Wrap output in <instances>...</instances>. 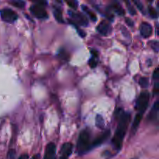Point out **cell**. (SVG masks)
Here are the masks:
<instances>
[{
    "mask_svg": "<svg viewBox=\"0 0 159 159\" xmlns=\"http://www.w3.org/2000/svg\"><path fill=\"white\" fill-rule=\"evenodd\" d=\"M43 159H56V144L50 142L46 146Z\"/></svg>",
    "mask_w": 159,
    "mask_h": 159,
    "instance_id": "9c48e42d",
    "label": "cell"
},
{
    "mask_svg": "<svg viewBox=\"0 0 159 159\" xmlns=\"http://www.w3.org/2000/svg\"><path fill=\"white\" fill-rule=\"evenodd\" d=\"M89 66L91 67L92 68H96V65H97V62H96V61L95 60L94 58H91V59H90L89 62Z\"/></svg>",
    "mask_w": 159,
    "mask_h": 159,
    "instance_id": "d4e9b609",
    "label": "cell"
},
{
    "mask_svg": "<svg viewBox=\"0 0 159 159\" xmlns=\"http://www.w3.org/2000/svg\"><path fill=\"white\" fill-rule=\"evenodd\" d=\"M142 116L143 115L140 114V113L137 114L136 116H135L134 121L133 125H132V132H133V133H135L136 130H138V127H139L140 124H141V120H142Z\"/></svg>",
    "mask_w": 159,
    "mask_h": 159,
    "instance_id": "9a60e30c",
    "label": "cell"
},
{
    "mask_svg": "<svg viewBox=\"0 0 159 159\" xmlns=\"http://www.w3.org/2000/svg\"><path fill=\"white\" fill-rule=\"evenodd\" d=\"M125 22H126V23H127V24L128 25V26H133L134 22L132 21L131 19H130V18H126V19H125Z\"/></svg>",
    "mask_w": 159,
    "mask_h": 159,
    "instance_id": "4316f807",
    "label": "cell"
},
{
    "mask_svg": "<svg viewBox=\"0 0 159 159\" xmlns=\"http://www.w3.org/2000/svg\"><path fill=\"white\" fill-rule=\"evenodd\" d=\"M73 151V144L70 142L65 143L61 150V157L59 159H68Z\"/></svg>",
    "mask_w": 159,
    "mask_h": 159,
    "instance_id": "30bf717a",
    "label": "cell"
},
{
    "mask_svg": "<svg viewBox=\"0 0 159 159\" xmlns=\"http://www.w3.org/2000/svg\"><path fill=\"white\" fill-rule=\"evenodd\" d=\"M158 78H159V68H156L153 72V79H155L156 82H158Z\"/></svg>",
    "mask_w": 159,
    "mask_h": 159,
    "instance_id": "cb8c5ba5",
    "label": "cell"
},
{
    "mask_svg": "<svg viewBox=\"0 0 159 159\" xmlns=\"http://www.w3.org/2000/svg\"><path fill=\"white\" fill-rule=\"evenodd\" d=\"M46 2H37L36 4L32 5L30 8L31 14L36 18L40 19V20H44L48 18V14L47 12L46 9L43 5H46Z\"/></svg>",
    "mask_w": 159,
    "mask_h": 159,
    "instance_id": "3957f363",
    "label": "cell"
},
{
    "mask_svg": "<svg viewBox=\"0 0 159 159\" xmlns=\"http://www.w3.org/2000/svg\"><path fill=\"white\" fill-rule=\"evenodd\" d=\"M130 117H131V116H130V113L124 112L120 117L118 119L119 124H118L116 133H115L114 136L112 139V144L116 150L120 151L122 148L123 141H124V137H125L127 128H128Z\"/></svg>",
    "mask_w": 159,
    "mask_h": 159,
    "instance_id": "6da1fadb",
    "label": "cell"
},
{
    "mask_svg": "<svg viewBox=\"0 0 159 159\" xmlns=\"http://www.w3.org/2000/svg\"><path fill=\"white\" fill-rule=\"evenodd\" d=\"M104 120L103 118H102V116H101V115L98 114L96 115V126L98 127L99 129H101V130H102V129L104 128Z\"/></svg>",
    "mask_w": 159,
    "mask_h": 159,
    "instance_id": "e0dca14e",
    "label": "cell"
},
{
    "mask_svg": "<svg viewBox=\"0 0 159 159\" xmlns=\"http://www.w3.org/2000/svg\"><path fill=\"white\" fill-rule=\"evenodd\" d=\"M82 10H83L84 12H85V13L89 16V18L91 19L92 21L96 22V20H97V16H96V14H95L94 12H93V11L88 7V6H85V5H82Z\"/></svg>",
    "mask_w": 159,
    "mask_h": 159,
    "instance_id": "5bb4252c",
    "label": "cell"
},
{
    "mask_svg": "<svg viewBox=\"0 0 159 159\" xmlns=\"http://www.w3.org/2000/svg\"><path fill=\"white\" fill-rule=\"evenodd\" d=\"M110 7L113 9V11H114L117 15L124 16V14H125V11H124V9H123L122 6H121L120 4H118V3H114L113 6H110Z\"/></svg>",
    "mask_w": 159,
    "mask_h": 159,
    "instance_id": "2e32d148",
    "label": "cell"
},
{
    "mask_svg": "<svg viewBox=\"0 0 159 159\" xmlns=\"http://www.w3.org/2000/svg\"><path fill=\"white\" fill-rule=\"evenodd\" d=\"M127 9H128V11L129 12H130L131 15H136L137 12H136V10H135L134 7L133 6H132L131 4H130V2H127Z\"/></svg>",
    "mask_w": 159,
    "mask_h": 159,
    "instance_id": "7402d4cb",
    "label": "cell"
},
{
    "mask_svg": "<svg viewBox=\"0 0 159 159\" xmlns=\"http://www.w3.org/2000/svg\"><path fill=\"white\" fill-rule=\"evenodd\" d=\"M150 45L152 49L156 53H158L159 51V43L158 40H152L150 42Z\"/></svg>",
    "mask_w": 159,
    "mask_h": 159,
    "instance_id": "44dd1931",
    "label": "cell"
},
{
    "mask_svg": "<svg viewBox=\"0 0 159 159\" xmlns=\"http://www.w3.org/2000/svg\"><path fill=\"white\" fill-rule=\"evenodd\" d=\"M158 111H159V102L158 100L155 102V104L153 105V107L151 110L150 113L148 115V120L149 121H152V122H154V121L157 120H158Z\"/></svg>",
    "mask_w": 159,
    "mask_h": 159,
    "instance_id": "7c38bea8",
    "label": "cell"
},
{
    "mask_svg": "<svg viewBox=\"0 0 159 159\" xmlns=\"http://www.w3.org/2000/svg\"><path fill=\"white\" fill-rule=\"evenodd\" d=\"M54 16L55 20H57L58 23H65V20L63 19V15H62V11L59 8L54 6Z\"/></svg>",
    "mask_w": 159,
    "mask_h": 159,
    "instance_id": "4fadbf2b",
    "label": "cell"
},
{
    "mask_svg": "<svg viewBox=\"0 0 159 159\" xmlns=\"http://www.w3.org/2000/svg\"><path fill=\"white\" fill-rule=\"evenodd\" d=\"M110 130H107L105 132H103L102 134H101L99 137L94 139V141L91 143V148L93 149L94 148L98 147V146L101 145L102 144H103L106 141H107L109 138L110 137Z\"/></svg>",
    "mask_w": 159,
    "mask_h": 159,
    "instance_id": "52a82bcc",
    "label": "cell"
},
{
    "mask_svg": "<svg viewBox=\"0 0 159 159\" xmlns=\"http://www.w3.org/2000/svg\"><path fill=\"white\" fill-rule=\"evenodd\" d=\"M139 85H141L142 88H148L149 85V81H148V79L146 77H142L139 80Z\"/></svg>",
    "mask_w": 159,
    "mask_h": 159,
    "instance_id": "d6986e66",
    "label": "cell"
},
{
    "mask_svg": "<svg viewBox=\"0 0 159 159\" xmlns=\"http://www.w3.org/2000/svg\"><path fill=\"white\" fill-rule=\"evenodd\" d=\"M148 12L149 15L151 16V17H152L153 19L158 18V12H157V10L153 7V6H148Z\"/></svg>",
    "mask_w": 159,
    "mask_h": 159,
    "instance_id": "ffe728a7",
    "label": "cell"
},
{
    "mask_svg": "<svg viewBox=\"0 0 159 159\" xmlns=\"http://www.w3.org/2000/svg\"><path fill=\"white\" fill-rule=\"evenodd\" d=\"M149 99H150V94L147 91L142 92L138 96L136 102V108L140 114L143 115L146 111L149 103Z\"/></svg>",
    "mask_w": 159,
    "mask_h": 159,
    "instance_id": "277c9868",
    "label": "cell"
},
{
    "mask_svg": "<svg viewBox=\"0 0 159 159\" xmlns=\"http://www.w3.org/2000/svg\"><path fill=\"white\" fill-rule=\"evenodd\" d=\"M68 15L71 16L70 21L76 25H81V26H88L89 20L84 15H82L80 12H75L71 10H68Z\"/></svg>",
    "mask_w": 159,
    "mask_h": 159,
    "instance_id": "8992f818",
    "label": "cell"
},
{
    "mask_svg": "<svg viewBox=\"0 0 159 159\" xmlns=\"http://www.w3.org/2000/svg\"><path fill=\"white\" fill-rule=\"evenodd\" d=\"M91 150L89 131L87 130H82L79 134L77 141V153L79 155H82Z\"/></svg>",
    "mask_w": 159,
    "mask_h": 159,
    "instance_id": "7a4b0ae2",
    "label": "cell"
},
{
    "mask_svg": "<svg viewBox=\"0 0 159 159\" xmlns=\"http://www.w3.org/2000/svg\"><path fill=\"white\" fill-rule=\"evenodd\" d=\"M158 92H159V85H158V82H156L155 85V89L153 90V93L154 95H158Z\"/></svg>",
    "mask_w": 159,
    "mask_h": 159,
    "instance_id": "484cf974",
    "label": "cell"
},
{
    "mask_svg": "<svg viewBox=\"0 0 159 159\" xmlns=\"http://www.w3.org/2000/svg\"><path fill=\"white\" fill-rule=\"evenodd\" d=\"M0 16L3 21L8 23H13L18 19V15L16 12L8 8H5L0 10Z\"/></svg>",
    "mask_w": 159,
    "mask_h": 159,
    "instance_id": "5b68a950",
    "label": "cell"
},
{
    "mask_svg": "<svg viewBox=\"0 0 159 159\" xmlns=\"http://www.w3.org/2000/svg\"><path fill=\"white\" fill-rule=\"evenodd\" d=\"M68 4L71 7L74 8V9H76V7H77V6H76V2H68Z\"/></svg>",
    "mask_w": 159,
    "mask_h": 159,
    "instance_id": "83f0119b",
    "label": "cell"
},
{
    "mask_svg": "<svg viewBox=\"0 0 159 159\" xmlns=\"http://www.w3.org/2000/svg\"><path fill=\"white\" fill-rule=\"evenodd\" d=\"M10 4H12V6H14L15 7L20 8V9H23L25 6V2L23 1H20V0H14V1H10L9 2Z\"/></svg>",
    "mask_w": 159,
    "mask_h": 159,
    "instance_id": "ac0fdd59",
    "label": "cell"
},
{
    "mask_svg": "<svg viewBox=\"0 0 159 159\" xmlns=\"http://www.w3.org/2000/svg\"><path fill=\"white\" fill-rule=\"evenodd\" d=\"M134 3L136 5L137 7H138V9H139L141 11V12H142L143 14H145V12H144V6H143V4L141 2L134 1Z\"/></svg>",
    "mask_w": 159,
    "mask_h": 159,
    "instance_id": "603a6c76",
    "label": "cell"
},
{
    "mask_svg": "<svg viewBox=\"0 0 159 159\" xmlns=\"http://www.w3.org/2000/svg\"><path fill=\"white\" fill-rule=\"evenodd\" d=\"M31 159H40V154H37V155H34L33 156V158Z\"/></svg>",
    "mask_w": 159,
    "mask_h": 159,
    "instance_id": "f546056e",
    "label": "cell"
},
{
    "mask_svg": "<svg viewBox=\"0 0 159 159\" xmlns=\"http://www.w3.org/2000/svg\"><path fill=\"white\" fill-rule=\"evenodd\" d=\"M18 159H29V155L27 154H23L19 157Z\"/></svg>",
    "mask_w": 159,
    "mask_h": 159,
    "instance_id": "f1b7e54d",
    "label": "cell"
},
{
    "mask_svg": "<svg viewBox=\"0 0 159 159\" xmlns=\"http://www.w3.org/2000/svg\"><path fill=\"white\" fill-rule=\"evenodd\" d=\"M98 32L102 36H109L112 33V26L107 21H102L99 25H98L97 28H96Z\"/></svg>",
    "mask_w": 159,
    "mask_h": 159,
    "instance_id": "ba28073f",
    "label": "cell"
},
{
    "mask_svg": "<svg viewBox=\"0 0 159 159\" xmlns=\"http://www.w3.org/2000/svg\"><path fill=\"white\" fill-rule=\"evenodd\" d=\"M140 33H141V35L144 38H148V37H150L152 35L153 28H152V25L150 23L144 22L140 26Z\"/></svg>",
    "mask_w": 159,
    "mask_h": 159,
    "instance_id": "8fae6325",
    "label": "cell"
}]
</instances>
